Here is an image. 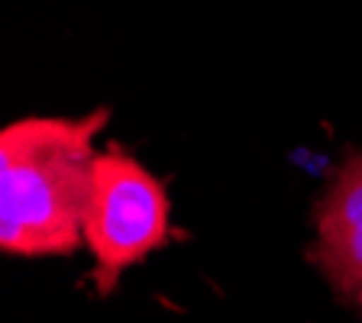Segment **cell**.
<instances>
[{"mask_svg": "<svg viewBox=\"0 0 362 323\" xmlns=\"http://www.w3.org/2000/svg\"><path fill=\"white\" fill-rule=\"evenodd\" d=\"M107 117H26L0 129V252L68 256L84 242L94 139Z\"/></svg>", "mask_w": 362, "mask_h": 323, "instance_id": "6da1fadb", "label": "cell"}, {"mask_svg": "<svg viewBox=\"0 0 362 323\" xmlns=\"http://www.w3.org/2000/svg\"><path fill=\"white\" fill-rule=\"evenodd\" d=\"M317 262L337 291L362 307V152L339 165L317 207Z\"/></svg>", "mask_w": 362, "mask_h": 323, "instance_id": "3957f363", "label": "cell"}, {"mask_svg": "<svg viewBox=\"0 0 362 323\" xmlns=\"http://www.w3.org/2000/svg\"><path fill=\"white\" fill-rule=\"evenodd\" d=\"M81 233L98 262V291L110 294L129 265L172 240L165 184L120 146L98 149L90 162Z\"/></svg>", "mask_w": 362, "mask_h": 323, "instance_id": "7a4b0ae2", "label": "cell"}]
</instances>
